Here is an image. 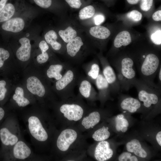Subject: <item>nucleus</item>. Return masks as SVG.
Here are the masks:
<instances>
[{
  "label": "nucleus",
  "mask_w": 161,
  "mask_h": 161,
  "mask_svg": "<svg viewBox=\"0 0 161 161\" xmlns=\"http://www.w3.org/2000/svg\"><path fill=\"white\" fill-rule=\"evenodd\" d=\"M153 19L156 21L161 20V10H159L154 13L152 16Z\"/></svg>",
  "instance_id": "obj_39"
},
{
  "label": "nucleus",
  "mask_w": 161,
  "mask_h": 161,
  "mask_svg": "<svg viewBox=\"0 0 161 161\" xmlns=\"http://www.w3.org/2000/svg\"><path fill=\"white\" fill-rule=\"evenodd\" d=\"M156 139L159 145L160 146H161V131H159L157 133L156 136Z\"/></svg>",
  "instance_id": "obj_41"
},
{
  "label": "nucleus",
  "mask_w": 161,
  "mask_h": 161,
  "mask_svg": "<svg viewBox=\"0 0 161 161\" xmlns=\"http://www.w3.org/2000/svg\"><path fill=\"white\" fill-rule=\"evenodd\" d=\"M83 45L81 38L77 36L66 44V49L68 55L72 58L75 57Z\"/></svg>",
  "instance_id": "obj_16"
},
{
  "label": "nucleus",
  "mask_w": 161,
  "mask_h": 161,
  "mask_svg": "<svg viewBox=\"0 0 161 161\" xmlns=\"http://www.w3.org/2000/svg\"><path fill=\"white\" fill-rule=\"evenodd\" d=\"M153 0H141L140 8L143 11H147L151 8Z\"/></svg>",
  "instance_id": "obj_34"
},
{
  "label": "nucleus",
  "mask_w": 161,
  "mask_h": 161,
  "mask_svg": "<svg viewBox=\"0 0 161 161\" xmlns=\"http://www.w3.org/2000/svg\"><path fill=\"white\" fill-rule=\"evenodd\" d=\"M66 2L71 7L79 9L82 5L81 0H65Z\"/></svg>",
  "instance_id": "obj_36"
},
{
  "label": "nucleus",
  "mask_w": 161,
  "mask_h": 161,
  "mask_svg": "<svg viewBox=\"0 0 161 161\" xmlns=\"http://www.w3.org/2000/svg\"><path fill=\"white\" fill-rule=\"evenodd\" d=\"M110 64L114 68L117 72L127 80L133 86L136 78V69L132 58L124 56L112 61Z\"/></svg>",
  "instance_id": "obj_2"
},
{
  "label": "nucleus",
  "mask_w": 161,
  "mask_h": 161,
  "mask_svg": "<svg viewBox=\"0 0 161 161\" xmlns=\"http://www.w3.org/2000/svg\"><path fill=\"white\" fill-rule=\"evenodd\" d=\"M35 3L41 7L47 8L51 5L52 0H33Z\"/></svg>",
  "instance_id": "obj_35"
},
{
  "label": "nucleus",
  "mask_w": 161,
  "mask_h": 161,
  "mask_svg": "<svg viewBox=\"0 0 161 161\" xmlns=\"http://www.w3.org/2000/svg\"><path fill=\"white\" fill-rule=\"evenodd\" d=\"M12 91L13 99L18 106L24 107L30 104L29 100L25 97L26 90L20 81L14 84Z\"/></svg>",
  "instance_id": "obj_11"
},
{
  "label": "nucleus",
  "mask_w": 161,
  "mask_h": 161,
  "mask_svg": "<svg viewBox=\"0 0 161 161\" xmlns=\"http://www.w3.org/2000/svg\"><path fill=\"white\" fill-rule=\"evenodd\" d=\"M80 75L76 68L70 65L61 78L53 83V90L62 92L73 89L77 85Z\"/></svg>",
  "instance_id": "obj_3"
},
{
  "label": "nucleus",
  "mask_w": 161,
  "mask_h": 161,
  "mask_svg": "<svg viewBox=\"0 0 161 161\" xmlns=\"http://www.w3.org/2000/svg\"><path fill=\"white\" fill-rule=\"evenodd\" d=\"M117 117L119 119H122L124 117V116L123 114H119L117 115Z\"/></svg>",
  "instance_id": "obj_46"
},
{
  "label": "nucleus",
  "mask_w": 161,
  "mask_h": 161,
  "mask_svg": "<svg viewBox=\"0 0 161 161\" xmlns=\"http://www.w3.org/2000/svg\"><path fill=\"white\" fill-rule=\"evenodd\" d=\"M121 108L130 113H134L141 106V103L137 99L132 97H127L123 99L120 104Z\"/></svg>",
  "instance_id": "obj_18"
},
{
  "label": "nucleus",
  "mask_w": 161,
  "mask_h": 161,
  "mask_svg": "<svg viewBox=\"0 0 161 161\" xmlns=\"http://www.w3.org/2000/svg\"><path fill=\"white\" fill-rule=\"evenodd\" d=\"M95 10L92 5H87L81 9L79 13L80 19L84 20L92 17L94 15Z\"/></svg>",
  "instance_id": "obj_28"
},
{
  "label": "nucleus",
  "mask_w": 161,
  "mask_h": 161,
  "mask_svg": "<svg viewBox=\"0 0 161 161\" xmlns=\"http://www.w3.org/2000/svg\"><path fill=\"white\" fill-rule=\"evenodd\" d=\"M137 158L135 156H131L130 159V161H137Z\"/></svg>",
  "instance_id": "obj_45"
},
{
  "label": "nucleus",
  "mask_w": 161,
  "mask_h": 161,
  "mask_svg": "<svg viewBox=\"0 0 161 161\" xmlns=\"http://www.w3.org/2000/svg\"><path fill=\"white\" fill-rule=\"evenodd\" d=\"M13 154L16 159L24 160L28 157L31 153V150L23 141L17 142L13 148Z\"/></svg>",
  "instance_id": "obj_14"
},
{
  "label": "nucleus",
  "mask_w": 161,
  "mask_h": 161,
  "mask_svg": "<svg viewBox=\"0 0 161 161\" xmlns=\"http://www.w3.org/2000/svg\"><path fill=\"white\" fill-rule=\"evenodd\" d=\"M4 115V110L0 107V121L3 118Z\"/></svg>",
  "instance_id": "obj_43"
},
{
  "label": "nucleus",
  "mask_w": 161,
  "mask_h": 161,
  "mask_svg": "<svg viewBox=\"0 0 161 161\" xmlns=\"http://www.w3.org/2000/svg\"><path fill=\"white\" fill-rule=\"evenodd\" d=\"M158 75V83L157 85L161 86V66L159 68L157 75Z\"/></svg>",
  "instance_id": "obj_40"
},
{
  "label": "nucleus",
  "mask_w": 161,
  "mask_h": 161,
  "mask_svg": "<svg viewBox=\"0 0 161 161\" xmlns=\"http://www.w3.org/2000/svg\"><path fill=\"white\" fill-rule=\"evenodd\" d=\"M50 61L42 68L47 78L53 83L62 77L61 72L70 65L69 63H63Z\"/></svg>",
  "instance_id": "obj_5"
},
{
  "label": "nucleus",
  "mask_w": 161,
  "mask_h": 161,
  "mask_svg": "<svg viewBox=\"0 0 161 161\" xmlns=\"http://www.w3.org/2000/svg\"><path fill=\"white\" fill-rule=\"evenodd\" d=\"M151 39L153 43L156 45L161 44V30H158L151 34Z\"/></svg>",
  "instance_id": "obj_33"
},
{
  "label": "nucleus",
  "mask_w": 161,
  "mask_h": 161,
  "mask_svg": "<svg viewBox=\"0 0 161 161\" xmlns=\"http://www.w3.org/2000/svg\"><path fill=\"white\" fill-rule=\"evenodd\" d=\"M109 128L103 126L95 131L92 136L93 139L96 141H101L108 139L110 136Z\"/></svg>",
  "instance_id": "obj_27"
},
{
  "label": "nucleus",
  "mask_w": 161,
  "mask_h": 161,
  "mask_svg": "<svg viewBox=\"0 0 161 161\" xmlns=\"http://www.w3.org/2000/svg\"><path fill=\"white\" fill-rule=\"evenodd\" d=\"M89 32L93 37L101 39H106L110 35V32L107 28L100 25L92 27Z\"/></svg>",
  "instance_id": "obj_22"
},
{
  "label": "nucleus",
  "mask_w": 161,
  "mask_h": 161,
  "mask_svg": "<svg viewBox=\"0 0 161 161\" xmlns=\"http://www.w3.org/2000/svg\"><path fill=\"white\" fill-rule=\"evenodd\" d=\"M100 119L99 113L97 112H94L90 114L88 116L83 118L82 124L86 129L92 128L99 123Z\"/></svg>",
  "instance_id": "obj_23"
},
{
  "label": "nucleus",
  "mask_w": 161,
  "mask_h": 161,
  "mask_svg": "<svg viewBox=\"0 0 161 161\" xmlns=\"http://www.w3.org/2000/svg\"><path fill=\"white\" fill-rule=\"evenodd\" d=\"M77 137L76 132L71 129H67L62 131L58 137L57 145L61 151H66L75 141Z\"/></svg>",
  "instance_id": "obj_8"
},
{
  "label": "nucleus",
  "mask_w": 161,
  "mask_h": 161,
  "mask_svg": "<svg viewBox=\"0 0 161 161\" xmlns=\"http://www.w3.org/2000/svg\"><path fill=\"white\" fill-rule=\"evenodd\" d=\"M113 152L107 141H100L97 145L95 151L94 156L98 161H105L110 159Z\"/></svg>",
  "instance_id": "obj_10"
},
{
  "label": "nucleus",
  "mask_w": 161,
  "mask_h": 161,
  "mask_svg": "<svg viewBox=\"0 0 161 161\" xmlns=\"http://www.w3.org/2000/svg\"><path fill=\"white\" fill-rule=\"evenodd\" d=\"M103 74L108 83L111 91L118 92L121 90L116 73L108 61L104 58L100 60Z\"/></svg>",
  "instance_id": "obj_6"
},
{
  "label": "nucleus",
  "mask_w": 161,
  "mask_h": 161,
  "mask_svg": "<svg viewBox=\"0 0 161 161\" xmlns=\"http://www.w3.org/2000/svg\"><path fill=\"white\" fill-rule=\"evenodd\" d=\"M39 47L41 53L36 56L35 60L31 62L36 66L42 68L50 61L49 56L47 52L49 47L45 41L43 40L39 43Z\"/></svg>",
  "instance_id": "obj_12"
},
{
  "label": "nucleus",
  "mask_w": 161,
  "mask_h": 161,
  "mask_svg": "<svg viewBox=\"0 0 161 161\" xmlns=\"http://www.w3.org/2000/svg\"><path fill=\"white\" fill-rule=\"evenodd\" d=\"M58 34L63 40L67 43L77 37L76 31L71 27L69 26L64 30H60Z\"/></svg>",
  "instance_id": "obj_25"
},
{
  "label": "nucleus",
  "mask_w": 161,
  "mask_h": 161,
  "mask_svg": "<svg viewBox=\"0 0 161 161\" xmlns=\"http://www.w3.org/2000/svg\"><path fill=\"white\" fill-rule=\"evenodd\" d=\"M10 57V54L8 50L0 47V69L6 64L7 61H9Z\"/></svg>",
  "instance_id": "obj_30"
},
{
  "label": "nucleus",
  "mask_w": 161,
  "mask_h": 161,
  "mask_svg": "<svg viewBox=\"0 0 161 161\" xmlns=\"http://www.w3.org/2000/svg\"><path fill=\"white\" fill-rule=\"evenodd\" d=\"M25 26L24 20L21 18H16L9 19L1 26L4 30L13 32H18L22 30Z\"/></svg>",
  "instance_id": "obj_13"
},
{
  "label": "nucleus",
  "mask_w": 161,
  "mask_h": 161,
  "mask_svg": "<svg viewBox=\"0 0 161 161\" xmlns=\"http://www.w3.org/2000/svg\"><path fill=\"white\" fill-rule=\"evenodd\" d=\"M14 84L7 87V83L6 81L4 80H0V101L4 99L8 91V89L13 87Z\"/></svg>",
  "instance_id": "obj_31"
},
{
  "label": "nucleus",
  "mask_w": 161,
  "mask_h": 161,
  "mask_svg": "<svg viewBox=\"0 0 161 161\" xmlns=\"http://www.w3.org/2000/svg\"><path fill=\"white\" fill-rule=\"evenodd\" d=\"M85 68L87 77L91 82L94 83L100 70L99 63L96 61L89 63Z\"/></svg>",
  "instance_id": "obj_21"
},
{
  "label": "nucleus",
  "mask_w": 161,
  "mask_h": 161,
  "mask_svg": "<svg viewBox=\"0 0 161 161\" xmlns=\"http://www.w3.org/2000/svg\"><path fill=\"white\" fill-rule=\"evenodd\" d=\"M20 82L28 93L39 98L53 90L51 83L47 78L42 68L31 62L22 71Z\"/></svg>",
  "instance_id": "obj_1"
},
{
  "label": "nucleus",
  "mask_w": 161,
  "mask_h": 161,
  "mask_svg": "<svg viewBox=\"0 0 161 161\" xmlns=\"http://www.w3.org/2000/svg\"><path fill=\"white\" fill-rule=\"evenodd\" d=\"M64 117L69 120L77 121L82 117L83 110L80 105L76 104H65L60 108Z\"/></svg>",
  "instance_id": "obj_9"
},
{
  "label": "nucleus",
  "mask_w": 161,
  "mask_h": 161,
  "mask_svg": "<svg viewBox=\"0 0 161 161\" xmlns=\"http://www.w3.org/2000/svg\"><path fill=\"white\" fill-rule=\"evenodd\" d=\"M116 128L118 131H121L123 132H126L128 129L129 123L128 120L124 117L122 119H119L115 117Z\"/></svg>",
  "instance_id": "obj_29"
},
{
  "label": "nucleus",
  "mask_w": 161,
  "mask_h": 161,
  "mask_svg": "<svg viewBox=\"0 0 161 161\" xmlns=\"http://www.w3.org/2000/svg\"><path fill=\"white\" fill-rule=\"evenodd\" d=\"M15 10V8L12 4H6L0 12V22L9 20L13 15Z\"/></svg>",
  "instance_id": "obj_26"
},
{
  "label": "nucleus",
  "mask_w": 161,
  "mask_h": 161,
  "mask_svg": "<svg viewBox=\"0 0 161 161\" xmlns=\"http://www.w3.org/2000/svg\"><path fill=\"white\" fill-rule=\"evenodd\" d=\"M130 153L128 152H124L121 154L118 158L119 161H130V157L131 156Z\"/></svg>",
  "instance_id": "obj_38"
},
{
  "label": "nucleus",
  "mask_w": 161,
  "mask_h": 161,
  "mask_svg": "<svg viewBox=\"0 0 161 161\" xmlns=\"http://www.w3.org/2000/svg\"><path fill=\"white\" fill-rule=\"evenodd\" d=\"M140 0H127L128 2L131 4H137Z\"/></svg>",
  "instance_id": "obj_44"
},
{
  "label": "nucleus",
  "mask_w": 161,
  "mask_h": 161,
  "mask_svg": "<svg viewBox=\"0 0 161 161\" xmlns=\"http://www.w3.org/2000/svg\"><path fill=\"white\" fill-rule=\"evenodd\" d=\"M126 147L128 151L134 153L139 157L145 158L147 156L146 152L142 148L139 141L137 139H133L127 143Z\"/></svg>",
  "instance_id": "obj_17"
},
{
  "label": "nucleus",
  "mask_w": 161,
  "mask_h": 161,
  "mask_svg": "<svg viewBox=\"0 0 161 161\" xmlns=\"http://www.w3.org/2000/svg\"><path fill=\"white\" fill-rule=\"evenodd\" d=\"M131 42V38L129 32L124 30L120 32L117 35L114 39L113 45L114 48L118 49L129 45Z\"/></svg>",
  "instance_id": "obj_19"
},
{
  "label": "nucleus",
  "mask_w": 161,
  "mask_h": 161,
  "mask_svg": "<svg viewBox=\"0 0 161 161\" xmlns=\"http://www.w3.org/2000/svg\"><path fill=\"white\" fill-rule=\"evenodd\" d=\"M79 90L81 95L86 98L89 97L91 92L94 88L92 86L91 81L86 77L80 75L77 84Z\"/></svg>",
  "instance_id": "obj_15"
},
{
  "label": "nucleus",
  "mask_w": 161,
  "mask_h": 161,
  "mask_svg": "<svg viewBox=\"0 0 161 161\" xmlns=\"http://www.w3.org/2000/svg\"><path fill=\"white\" fill-rule=\"evenodd\" d=\"M28 128L31 135L36 140L44 141L48 137L47 134L38 118L32 116L28 119Z\"/></svg>",
  "instance_id": "obj_7"
},
{
  "label": "nucleus",
  "mask_w": 161,
  "mask_h": 161,
  "mask_svg": "<svg viewBox=\"0 0 161 161\" xmlns=\"http://www.w3.org/2000/svg\"><path fill=\"white\" fill-rule=\"evenodd\" d=\"M126 16L132 20L137 22L141 19L142 15L141 13L139 11L134 10L126 14Z\"/></svg>",
  "instance_id": "obj_32"
},
{
  "label": "nucleus",
  "mask_w": 161,
  "mask_h": 161,
  "mask_svg": "<svg viewBox=\"0 0 161 161\" xmlns=\"http://www.w3.org/2000/svg\"><path fill=\"white\" fill-rule=\"evenodd\" d=\"M44 38L47 43L49 44L54 50L58 51L61 48L62 45L57 41L58 36L54 30H51L47 32L44 35Z\"/></svg>",
  "instance_id": "obj_24"
},
{
  "label": "nucleus",
  "mask_w": 161,
  "mask_h": 161,
  "mask_svg": "<svg viewBox=\"0 0 161 161\" xmlns=\"http://www.w3.org/2000/svg\"><path fill=\"white\" fill-rule=\"evenodd\" d=\"M19 42L21 45L16 52V59L23 71L31 61L32 46L30 40L27 38H21Z\"/></svg>",
  "instance_id": "obj_4"
},
{
  "label": "nucleus",
  "mask_w": 161,
  "mask_h": 161,
  "mask_svg": "<svg viewBox=\"0 0 161 161\" xmlns=\"http://www.w3.org/2000/svg\"><path fill=\"white\" fill-rule=\"evenodd\" d=\"M0 137L2 143L6 145H13L18 140V139L16 135L12 134L5 128L0 129Z\"/></svg>",
  "instance_id": "obj_20"
},
{
  "label": "nucleus",
  "mask_w": 161,
  "mask_h": 161,
  "mask_svg": "<svg viewBox=\"0 0 161 161\" xmlns=\"http://www.w3.org/2000/svg\"><path fill=\"white\" fill-rule=\"evenodd\" d=\"M7 0H0V12L4 7Z\"/></svg>",
  "instance_id": "obj_42"
},
{
  "label": "nucleus",
  "mask_w": 161,
  "mask_h": 161,
  "mask_svg": "<svg viewBox=\"0 0 161 161\" xmlns=\"http://www.w3.org/2000/svg\"><path fill=\"white\" fill-rule=\"evenodd\" d=\"M105 17L104 15L102 14H99L96 15L94 18V21L95 24L96 25H99L103 23L105 21Z\"/></svg>",
  "instance_id": "obj_37"
}]
</instances>
